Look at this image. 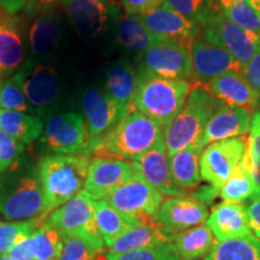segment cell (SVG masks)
<instances>
[{"label":"cell","mask_w":260,"mask_h":260,"mask_svg":"<svg viewBox=\"0 0 260 260\" xmlns=\"http://www.w3.org/2000/svg\"><path fill=\"white\" fill-rule=\"evenodd\" d=\"M0 216L10 222H46L38 168L21 160L0 175Z\"/></svg>","instance_id":"cell-1"},{"label":"cell","mask_w":260,"mask_h":260,"mask_svg":"<svg viewBox=\"0 0 260 260\" xmlns=\"http://www.w3.org/2000/svg\"><path fill=\"white\" fill-rule=\"evenodd\" d=\"M90 159V154H50L39 161L46 217L83 190Z\"/></svg>","instance_id":"cell-2"},{"label":"cell","mask_w":260,"mask_h":260,"mask_svg":"<svg viewBox=\"0 0 260 260\" xmlns=\"http://www.w3.org/2000/svg\"><path fill=\"white\" fill-rule=\"evenodd\" d=\"M160 140L161 126L141 112L130 109L115 128L93 146L92 155L133 161Z\"/></svg>","instance_id":"cell-3"},{"label":"cell","mask_w":260,"mask_h":260,"mask_svg":"<svg viewBox=\"0 0 260 260\" xmlns=\"http://www.w3.org/2000/svg\"><path fill=\"white\" fill-rule=\"evenodd\" d=\"M223 105L203 83H193L183 109L162 129L169 158L189 145L203 141L207 123Z\"/></svg>","instance_id":"cell-4"},{"label":"cell","mask_w":260,"mask_h":260,"mask_svg":"<svg viewBox=\"0 0 260 260\" xmlns=\"http://www.w3.org/2000/svg\"><path fill=\"white\" fill-rule=\"evenodd\" d=\"M191 87L188 80L164 79L138 71L132 107L164 129L183 109Z\"/></svg>","instance_id":"cell-5"},{"label":"cell","mask_w":260,"mask_h":260,"mask_svg":"<svg viewBox=\"0 0 260 260\" xmlns=\"http://www.w3.org/2000/svg\"><path fill=\"white\" fill-rule=\"evenodd\" d=\"M46 222L63 237H80L100 251L105 248L96 225L95 200L84 190L48 214Z\"/></svg>","instance_id":"cell-6"},{"label":"cell","mask_w":260,"mask_h":260,"mask_svg":"<svg viewBox=\"0 0 260 260\" xmlns=\"http://www.w3.org/2000/svg\"><path fill=\"white\" fill-rule=\"evenodd\" d=\"M104 200L139 225H144L158 223L162 195L133 171L130 180L107 195Z\"/></svg>","instance_id":"cell-7"},{"label":"cell","mask_w":260,"mask_h":260,"mask_svg":"<svg viewBox=\"0 0 260 260\" xmlns=\"http://www.w3.org/2000/svg\"><path fill=\"white\" fill-rule=\"evenodd\" d=\"M40 142L53 154H90L86 121L79 112L50 113L44 119Z\"/></svg>","instance_id":"cell-8"},{"label":"cell","mask_w":260,"mask_h":260,"mask_svg":"<svg viewBox=\"0 0 260 260\" xmlns=\"http://www.w3.org/2000/svg\"><path fill=\"white\" fill-rule=\"evenodd\" d=\"M200 27L201 39L223 48L245 68L260 51V35L234 24L219 10L212 12Z\"/></svg>","instance_id":"cell-9"},{"label":"cell","mask_w":260,"mask_h":260,"mask_svg":"<svg viewBox=\"0 0 260 260\" xmlns=\"http://www.w3.org/2000/svg\"><path fill=\"white\" fill-rule=\"evenodd\" d=\"M138 71L164 79L189 81L193 77L189 48L176 41L162 40L141 53Z\"/></svg>","instance_id":"cell-10"},{"label":"cell","mask_w":260,"mask_h":260,"mask_svg":"<svg viewBox=\"0 0 260 260\" xmlns=\"http://www.w3.org/2000/svg\"><path fill=\"white\" fill-rule=\"evenodd\" d=\"M247 138H234L210 144L200 154L201 180L219 189L239 167L246 153Z\"/></svg>","instance_id":"cell-11"},{"label":"cell","mask_w":260,"mask_h":260,"mask_svg":"<svg viewBox=\"0 0 260 260\" xmlns=\"http://www.w3.org/2000/svg\"><path fill=\"white\" fill-rule=\"evenodd\" d=\"M21 71L25 98L35 115L44 118L60 94V82L57 70L52 65L29 59L21 68Z\"/></svg>","instance_id":"cell-12"},{"label":"cell","mask_w":260,"mask_h":260,"mask_svg":"<svg viewBox=\"0 0 260 260\" xmlns=\"http://www.w3.org/2000/svg\"><path fill=\"white\" fill-rule=\"evenodd\" d=\"M81 106L88 129L89 153L92 155L93 146L111 132L130 109H125L109 94L95 88L83 93Z\"/></svg>","instance_id":"cell-13"},{"label":"cell","mask_w":260,"mask_h":260,"mask_svg":"<svg viewBox=\"0 0 260 260\" xmlns=\"http://www.w3.org/2000/svg\"><path fill=\"white\" fill-rule=\"evenodd\" d=\"M139 16L149 32L165 40L176 41L187 48H189L201 34L199 23L180 15L165 4Z\"/></svg>","instance_id":"cell-14"},{"label":"cell","mask_w":260,"mask_h":260,"mask_svg":"<svg viewBox=\"0 0 260 260\" xmlns=\"http://www.w3.org/2000/svg\"><path fill=\"white\" fill-rule=\"evenodd\" d=\"M75 30L84 38H96L107 30L110 21L119 9L107 0H61Z\"/></svg>","instance_id":"cell-15"},{"label":"cell","mask_w":260,"mask_h":260,"mask_svg":"<svg viewBox=\"0 0 260 260\" xmlns=\"http://www.w3.org/2000/svg\"><path fill=\"white\" fill-rule=\"evenodd\" d=\"M193 77L198 83H206L226 73L245 74V67L223 48L204 39L195 40L189 47Z\"/></svg>","instance_id":"cell-16"},{"label":"cell","mask_w":260,"mask_h":260,"mask_svg":"<svg viewBox=\"0 0 260 260\" xmlns=\"http://www.w3.org/2000/svg\"><path fill=\"white\" fill-rule=\"evenodd\" d=\"M132 176V162L115 158L92 157L83 190L94 200H104Z\"/></svg>","instance_id":"cell-17"},{"label":"cell","mask_w":260,"mask_h":260,"mask_svg":"<svg viewBox=\"0 0 260 260\" xmlns=\"http://www.w3.org/2000/svg\"><path fill=\"white\" fill-rule=\"evenodd\" d=\"M209 218L206 205L193 197H168L159 207L158 223L165 233L174 236L182 230L200 225Z\"/></svg>","instance_id":"cell-18"},{"label":"cell","mask_w":260,"mask_h":260,"mask_svg":"<svg viewBox=\"0 0 260 260\" xmlns=\"http://www.w3.org/2000/svg\"><path fill=\"white\" fill-rule=\"evenodd\" d=\"M133 171L139 174L146 182L155 188L162 197H181L184 195L172 180L170 162L164 139L148 149L146 153L132 161Z\"/></svg>","instance_id":"cell-19"},{"label":"cell","mask_w":260,"mask_h":260,"mask_svg":"<svg viewBox=\"0 0 260 260\" xmlns=\"http://www.w3.org/2000/svg\"><path fill=\"white\" fill-rule=\"evenodd\" d=\"M203 86L224 105L242 107L249 113L255 112L260 103L259 93L251 86L245 74L226 73Z\"/></svg>","instance_id":"cell-20"},{"label":"cell","mask_w":260,"mask_h":260,"mask_svg":"<svg viewBox=\"0 0 260 260\" xmlns=\"http://www.w3.org/2000/svg\"><path fill=\"white\" fill-rule=\"evenodd\" d=\"M24 41L21 19L0 10V77L16 74L23 67Z\"/></svg>","instance_id":"cell-21"},{"label":"cell","mask_w":260,"mask_h":260,"mask_svg":"<svg viewBox=\"0 0 260 260\" xmlns=\"http://www.w3.org/2000/svg\"><path fill=\"white\" fill-rule=\"evenodd\" d=\"M206 223L213 236L219 241L239 239L249 235L252 232L245 205L230 201L216 205Z\"/></svg>","instance_id":"cell-22"},{"label":"cell","mask_w":260,"mask_h":260,"mask_svg":"<svg viewBox=\"0 0 260 260\" xmlns=\"http://www.w3.org/2000/svg\"><path fill=\"white\" fill-rule=\"evenodd\" d=\"M251 113L242 107L223 105L207 123L203 136L204 148L223 140L241 138L249 132Z\"/></svg>","instance_id":"cell-23"},{"label":"cell","mask_w":260,"mask_h":260,"mask_svg":"<svg viewBox=\"0 0 260 260\" xmlns=\"http://www.w3.org/2000/svg\"><path fill=\"white\" fill-rule=\"evenodd\" d=\"M61 19L53 12L45 11L31 19L27 31V41L32 59L50 57L59 46Z\"/></svg>","instance_id":"cell-24"},{"label":"cell","mask_w":260,"mask_h":260,"mask_svg":"<svg viewBox=\"0 0 260 260\" xmlns=\"http://www.w3.org/2000/svg\"><path fill=\"white\" fill-rule=\"evenodd\" d=\"M175 237L162 230L159 223L144 224L130 229L119 237L109 248L110 254H123V253L152 248L161 245L172 243Z\"/></svg>","instance_id":"cell-25"},{"label":"cell","mask_w":260,"mask_h":260,"mask_svg":"<svg viewBox=\"0 0 260 260\" xmlns=\"http://www.w3.org/2000/svg\"><path fill=\"white\" fill-rule=\"evenodd\" d=\"M203 149V144L198 142L169 158L172 180L182 191L194 189L200 184V154Z\"/></svg>","instance_id":"cell-26"},{"label":"cell","mask_w":260,"mask_h":260,"mask_svg":"<svg viewBox=\"0 0 260 260\" xmlns=\"http://www.w3.org/2000/svg\"><path fill=\"white\" fill-rule=\"evenodd\" d=\"M138 86V73L128 59H121L107 70L106 94L125 109H133L132 102Z\"/></svg>","instance_id":"cell-27"},{"label":"cell","mask_w":260,"mask_h":260,"mask_svg":"<svg viewBox=\"0 0 260 260\" xmlns=\"http://www.w3.org/2000/svg\"><path fill=\"white\" fill-rule=\"evenodd\" d=\"M216 241L210 228L205 224L182 230L175 235L174 247L181 260H199L212 251Z\"/></svg>","instance_id":"cell-28"},{"label":"cell","mask_w":260,"mask_h":260,"mask_svg":"<svg viewBox=\"0 0 260 260\" xmlns=\"http://www.w3.org/2000/svg\"><path fill=\"white\" fill-rule=\"evenodd\" d=\"M44 118L34 113L0 109V128L23 145L34 142L44 132Z\"/></svg>","instance_id":"cell-29"},{"label":"cell","mask_w":260,"mask_h":260,"mask_svg":"<svg viewBox=\"0 0 260 260\" xmlns=\"http://www.w3.org/2000/svg\"><path fill=\"white\" fill-rule=\"evenodd\" d=\"M117 34L118 41L123 46L139 53H144L149 47L165 40L149 32L139 15H130L126 12L119 15Z\"/></svg>","instance_id":"cell-30"},{"label":"cell","mask_w":260,"mask_h":260,"mask_svg":"<svg viewBox=\"0 0 260 260\" xmlns=\"http://www.w3.org/2000/svg\"><path fill=\"white\" fill-rule=\"evenodd\" d=\"M95 220L104 243L110 248L117 240L133 228L139 226L105 200H95Z\"/></svg>","instance_id":"cell-31"},{"label":"cell","mask_w":260,"mask_h":260,"mask_svg":"<svg viewBox=\"0 0 260 260\" xmlns=\"http://www.w3.org/2000/svg\"><path fill=\"white\" fill-rule=\"evenodd\" d=\"M218 195L224 201L241 204L255 197V184L251 174L248 155L245 153L239 167L225 183L218 189Z\"/></svg>","instance_id":"cell-32"},{"label":"cell","mask_w":260,"mask_h":260,"mask_svg":"<svg viewBox=\"0 0 260 260\" xmlns=\"http://www.w3.org/2000/svg\"><path fill=\"white\" fill-rule=\"evenodd\" d=\"M205 260H260V239L249 234L219 241Z\"/></svg>","instance_id":"cell-33"},{"label":"cell","mask_w":260,"mask_h":260,"mask_svg":"<svg viewBox=\"0 0 260 260\" xmlns=\"http://www.w3.org/2000/svg\"><path fill=\"white\" fill-rule=\"evenodd\" d=\"M34 260H58L63 251L64 237L47 222L39 225L29 239Z\"/></svg>","instance_id":"cell-34"},{"label":"cell","mask_w":260,"mask_h":260,"mask_svg":"<svg viewBox=\"0 0 260 260\" xmlns=\"http://www.w3.org/2000/svg\"><path fill=\"white\" fill-rule=\"evenodd\" d=\"M0 109L35 115L25 98L21 70L10 77H0Z\"/></svg>","instance_id":"cell-35"},{"label":"cell","mask_w":260,"mask_h":260,"mask_svg":"<svg viewBox=\"0 0 260 260\" xmlns=\"http://www.w3.org/2000/svg\"><path fill=\"white\" fill-rule=\"evenodd\" d=\"M219 11L234 24L260 35V14L246 0H217Z\"/></svg>","instance_id":"cell-36"},{"label":"cell","mask_w":260,"mask_h":260,"mask_svg":"<svg viewBox=\"0 0 260 260\" xmlns=\"http://www.w3.org/2000/svg\"><path fill=\"white\" fill-rule=\"evenodd\" d=\"M164 4L200 25L212 12L219 10L218 4L210 0H164Z\"/></svg>","instance_id":"cell-37"},{"label":"cell","mask_w":260,"mask_h":260,"mask_svg":"<svg viewBox=\"0 0 260 260\" xmlns=\"http://www.w3.org/2000/svg\"><path fill=\"white\" fill-rule=\"evenodd\" d=\"M248 133L246 153L248 155L251 174L255 184L254 198H260V111L253 112Z\"/></svg>","instance_id":"cell-38"},{"label":"cell","mask_w":260,"mask_h":260,"mask_svg":"<svg viewBox=\"0 0 260 260\" xmlns=\"http://www.w3.org/2000/svg\"><path fill=\"white\" fill-rule=\"evenodd\" d=\"M39 225L38 222H2L0 220V255H5L22 237L29 236Z\"/></svg>","instance_id":"cell-39"},{"label":"cell","mask_w":260,"mask_h":260,"mask_svg":"<svg viewBox=\"0 0 260 260\" xmlns=\"http://www.w3.org/2000/svg\"><path fill=\"white\" fill-rule=\"evenodd\" d=\"M80 237H64V246L58 260H106V254Z\"/></svg>","instance_id":"cell-40"},{"label":"cell","mask_w":260,"mask_h":260,"mask_svg":"<svg viewBox=\"0 0 260 260\" xmlns=\"http://www.w3.org/2000/svg\"><path fill=\"white\" fill-rule=\"evenodd\" d=\"M106 260H181L175 251L174 243L161 245L152 248L123 253V254H110L106 253Z\"/></svg>","instance_id":"cell-41"},{"label":"cell","mask_w":260,"mask_h":260,"mask_svg":"<svg viewBox=\"0 0 260 260\" xmlns=\"http://www.w3.org/2000/svg\"><path fill=\"white\" fill-rule=\"evenodd\" d=\"M24 145L0 128V175L21 160Z\"/></svg>","instance_id":"cell-42"},{"label":"cell","mask_w":260,"mask_h":260,"mask_svg":"<svg viewBox=\"0 0 260 260\" xmlns=\"http://www.w3.org/2000/svg\"><path fill=\"white\" fill-rule=\"evenodd\" d=\"M164 4V0H122L124 11L130 15H142Z\"/></svg>","instance_id":"cell-43"},{"label":"cell","mask_w":260,"mask_h":260,"mask_svg":"<svg viewBox=\"0 0 260 260\" xmlns=\"http://www.w3.org/2000/svg\"><path fill=\"white\" fill-rule=\"evenodd\" d=\"M29 239H30V235L22 237L5 255H8L11 260H34L31 255Z\"/></svg>","instance_id":"cell-44"},{"label":"cell","mask_w":260,"mask_h":260,"mask_svg":"<svg viewBox=\"0 0 260 260\" xmlns=\"http://www.w3.org/2000/svg\"><path fill=\"white\" fill-rule=\"evenodd\" d=\"M246 211L248 214L251 230L258 239H260V198H253L246 205Z\"/></svg>","instance_id":"cell-45"},{"label":"cell","mask_w":260,"mask_h":260,"mask_svg":"<svg viewBox=\"0 0 260 260\" xmlns=\"http://www.w3.org/2000/svg\"><path fill=\"white\" fill-rule=\"evenodd\" d=\"M245 76L260 95V51L245 68Z\"/></svg>","instance_id":"cell-46"},{"label":"cell","mask_w":260,"mask_h":260,"mask_svg":"<svg viewBox=\"0 0 260 260\" xmlns=\"http://www.w3.org/2000/svg\"><path fill=\"white\" fill-rule=\"evenodd\" d=\"M30 0H0V10L8 14L16 15L28 6Z\"/></svg>","instance_id":"cell-47"},{"label":"cell","mask_w":260,"mask_h":260,"mask_svg":"<svg viewBox=\"0 0 260 260\" xmlns=\"http://www.w3.org/2000/svg\"><path fill=\"white\" fill-rule=\"evenodd\" d=\"M191 197H193L194 199L199 200L203 204H205V203H211L214 198L219 197V195H218V189H217V188H214L212 186H206V187L200 188V189L195 191L194 194H191Z\"/></svg>","instance_id":"cell-48"},{"label":"cell","mask_w":260,"mask_h":260,"mask_svg":"<svg viewBox=\"0 0 260 260\" xmlns=\"http://www.w3.org/2000/svg\"><path fill=\"white\" fill-rule=\"evenodd\" d=\"M54 2H57V0H30V3H29L25 9L29 8L31 10H35L38 8H41V6H47V5L53 4Z\"/></svg>","instance_id":"cell-49"},{"label":"cell","mask_w":260,"mask_h":260,"mask_svg":"<svg viewBox=\"0 0 260 260\" xmlns=\"http://www.w3.org/2000/svg\"><path fill=\"white\" fill-rule=\"evenodd\" d=\"M249 5L252 6L253 9H255L256 11L260 14V0H246Z\"/></svg>","instance_id":"cell-50"},{"label":"cell","mask_w":260,"mask_h":260,"mask_svg":"<svg viewBox=\"0 0 260 260\" xmlns=\"http://www.w3.org/2000/svg\"><path fill=\"white\" fill-rule=\"evenodd\" d=\"M0 260H11L8 255H0Z\"/></svg>","instance_id":"cell-51"},{"label":"cell","mask_w":260,"mask_h":260,"mask_svg":"<svg viewBox=\"0 0 260 260\" xmlns=\"http://www.w3.org/2000/svg\"><path fill=\"white\" fill-rule=\"evenodd\" d=\"M210 2H212V3H216V4H217V0H210Z\"/></svg>","instance_id":"cell-52"}]
</instances>
